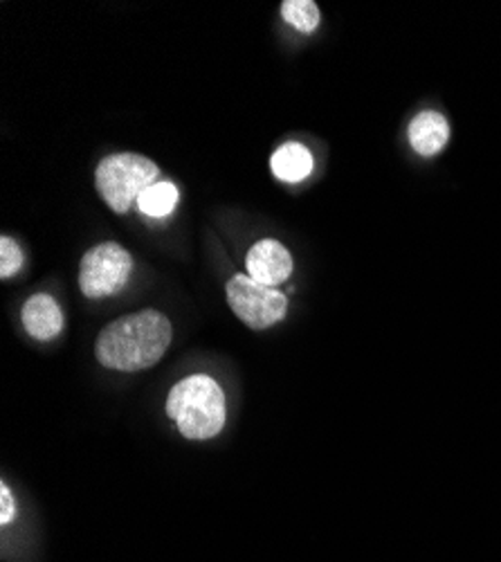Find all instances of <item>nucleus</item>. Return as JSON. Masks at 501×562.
Masks as SVG:
<instances>
[{"label": "nucleus", "mask_w": 501, "mask_h": 562, "mask_svg": "<svg viewBox=\"0 0 501 562\" xmlns=\"http://www.w3.org/2000/svg\"><path fill=\"white\" fill-rule=\"evenodd\" d=\"M167 414L185 439H212L225 426V394L212 376L196 373L171 387Z\"/></svg>", "instance_id": "obj_2"}, {"label": "nucleus", "mask_w": 501, "mask_h": 562, "mask_svg": "<svg viewBox=\"0 0 501 562\" xmlns=\"http://www.w3.org/2000/svg\"><path fill=\"white\" fill-rule=\"evenodd\" d=\"M133 270V257L119 244H102L88 250L79 268V289L86 297L117 293Z\"/></svg>", "instance_id": "obj_5"}, {"label": "nucleus", "mask_w": 501, "mask_h": 562, "mask_svg": "<svg viewBox=\"0 0 501 562\" xmlns=\"http://www.w3.org/2000/svg\"><path fill=\"white\" fill-rule=\"evenodd\" d=\"M0 257H3L0 259V277L3 279H10L21 270L23 252L12 239H8V237L0 239Z\"/></svg>", "instance_id": "obj_12"}, {"label": "nucleus", "mask_w": 501, "mask_h": 562, "mask_svg": "<svg viewBox=\"0 0 501 562\" xmlns=\"http://www.w3.org/2000/svg\"><path fill=\"white\" fill-rule=\"evenodd\" d=\"M248 274L263 286L275 289L291 277L293 257L291 252L275 239L259 241L246 257Z\"/></svg>", "instance_id": "obj_6"}, {"label": "nucleus", "mask_w": 501, "mask_h": 562, "mask_svg": "<svg viewBox=\"0 0 501 562\" xmlns=\"http://www.w3.org/2000/svg\"><path fill=\"white\" fill-rule=\"evenodd\" d=\"M23 326L32 338L48 342L61 334L64 313L50 295H34L23 306Z\"/></svg>", "instance_id": "obj_7"}, {"label": "nucleus", "mask_w": 501, "mask_h": 562, "mask_svg": "<svg viewBox=\"0 0 501 562\" xmlns=\"http://www.w3.org/2000/svg\"><path fill=\"white\" fill-rule=\"evenodd\" d=\"M175 203H178L175 184H171V182H156L140 196L138 207H140L143 214L160 218V216L171 214Z\"/></svg>", "instance_id": "obj_10"}, {"label": "nucleus", "mask_w": 501, "mask_h": 562, "mask_svg": "<svg viewBox=\"0 0 501 562\" xmlns=\"http://www.w3.org/2000/svg\"><path fill=\"white\" fill-rule=\"evenodd\" d=\"M407 137H409V145H412V149L419 156H425V158L436 156L447 145L449 124H447L445 115H441L436 111H423L412 122H409Z\"/></svg>", "instance_id": "obj_8"}, {"label": "nucleus", "mask_w": 501, "mask_h": 562, "mask_svg": "<svg viewBox=\"0 0 501 562\" xmlns=\"http://www.w3.org/2000/svg\"><path fill=\"white\" fill-rule=\"evenodd\" d=\"M158 171V165L145 156L117 154L100 162L95 184L104 203L113 212L124 214L133 203L140 201L151 184H156Z\"/></svg>", "instance_id": "obj_3"}, {"label": "nucleus", "mask_w": 501, "mask_h": 562, "mask_svg": "<svg viewBox=\"0 0 501 562\" xmlns=\"http://www.w3.org/2000/svg\"><path fill=\"white\" fill-rule=\"evenodd\" d=\"M312 171V156L304 145L288 143L272 156V173L284 182H301Z\"/></svg>", "instance_id": "obj_9"}, {"label": "nucleus", "mask_w": 501, "mask_h": 562, "mask_svg": "<svg viewBox=\"0 0 501 562\" xmlns=\"http://www.w3.org/2000/svg\"><path fill=\"white\" fill-rule=\"evenodd\" d=\"M171 336V322L149 308L111 322L98 338L95 353L106 369L143 371L164 356Z\"/></svg>", "instance_id": "obj_1"}, {"label": "nucleus", "mask_w": 501, "mask_h": 562, "mask_svg": "<svg viewBox=\"0 0 501 562\" xmlns=\"http://www.w3.org/2000/svg\"><path fill=\"white\" fill-rule=\"evenodd\" d=\"M227 304L250 329H267L284 319L288 300L277 289L259 284L250 274H237L227 281Z\"/></svg>", "instance_id": "obj_4"}, {"label": "nucleus", "mask_w": 501, "mask_h": 562, "mask_svg": "<svg viewBox=\"0 0 501 562\" xmlns=\"http://www.w3.org/2000/svg\"><path fill=\"white\" fill-rule=\"evenodd\" d=\"M16 515V502L14 495L10 493V488L3 484L0 486V525L8 527Z\"/></svg>", "instance_id": "obj_13"}, {"label": "nucleus", "mask_w": 501, "mask_h": 562, "mask_svg": "<svg viewBox=\"0 0 501 562\" xmlns=\"http://www.w3.org/2000/svg\"><path fill=\"white\" fill-rule=\"evenodd\" d=\"M282 16L286 23H291L295 30L304 34L315 32L322 21L320 8H317L312 0H286V3H282Z\"/></svg>", "instance_id": "obj_11"}]
</instances>
